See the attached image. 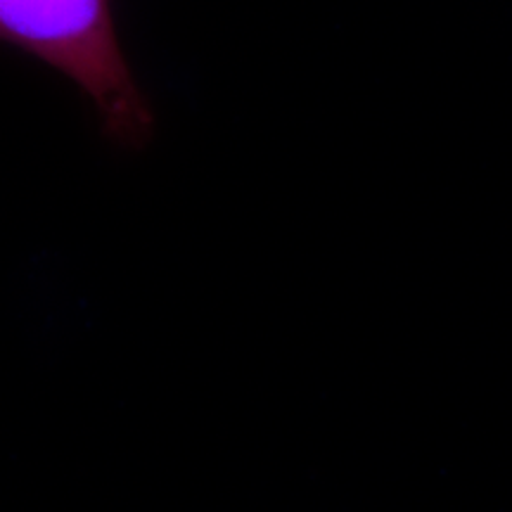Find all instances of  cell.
I'll return each mask as SVG.
<instances>
[{"label": "cell", "instance_id": "1", "mask_svg": "<svg viewBox=\"0 0 512 512\" xmlns=\"http://www.w3.org/2000/svg\"><path fill=\"white\" fill-rule=\"evenodd\" d=\"M0 38L72 81L119 145L150 140L155 117L119 46L112 0H0Z\"/></svg>", "mask_w": 512, "mask_h": 512}]
</instances>
